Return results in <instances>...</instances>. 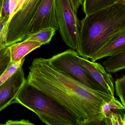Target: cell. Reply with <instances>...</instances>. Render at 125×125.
I'll use <instances>...</instances> for the list:
<instances>
[{"label":"cell","mask_w":125,"mask_h":125,"mask_svg":"<svg viewBox=\"0 0 125 125\" xmlns=\"http://www.w3.org/2000/svg\"></svg>","instance_id":"cell-27"},{"label":"cell","mask_w":125,"mask_h":125,"mask_svg":"<svg viewBox=\"0 0 125 125\" xmlns=\"http://www.w3.org/2000/svg\"><path fill=\"white\" fill-rule=\"evenodd\" d=\"M115 90L116 94L119 97L121 102L125 107V76L123 75L115 80Z\"/></svg>","instance_id":"cell-19"},{"label":"cell","mask_w":125,"mask_h":125,"mask_svg":"<svg viewBox=\"0 0 125 125\" xmlns=\"http://www.w3.org/2000/svg\"><path fill=\"white\" fill-rule=\"evenodd\" d=\"M19 0H10V17L9 21H10L13 15L14 9L16 6ZM8 21V22H9Z\"/></svg>","instance_id":"cell-23"},{"label":"cell","mask_w":125,"mask_h":125,"mask_svg":"<svg viewBox=\"0 0 125 125\" xmlns=\"http://www.w3.org/2000/svg\"><path fill=\"white\" fill-rule=\"evenodd\" d=\"M26 80L49 96L75 117L79 125L101 123V107L115 97L92 89L52 67L48 59H34Z\"/></svg>","instance_id":"cell-1"},{"label":"cell","mask_w":125,"mask_h":125,"mask_svg":"<svg viewBox=\"0 0 125 125\" xmlns=\"http://www.w3.org/2000/svg\"><path fill=\"white\" fill-rule=\"evenodd\" d=\"M34 112L48 125H79L75 117L46 94L25 80L14 101Z\"/></svg>","instance_id":"cell-3"},{"label":"cell","mask_w":125,"mask_h":125,"mask_svg":"<svg viewBox=\"0 0 125 125\" xmlns=\"http://www.w3.org/2000/svg\"><path fill=\"white\" fill-rule=\"evenodd\" d=\"M49 28L59 30L55 0H41L27 28L25 37L40 30Z\"/></svg>","instance_id":"cell-7"},{"label":"cell","mask_w":125,"mask_h":125,"mask_svg":"<svg viewBox=\"0 0 125 125\" xmlns=\"http://www.w3.org/2000/svg\"><path fill=\"white\" fill-rule=\"evenodd\" d=\"M80 24L77 52L88 60L113 38L125 32V4L116 3L87 15Z\"/></svg>","instance_id":"cell-2"},{"label":"cell","mask_w":125,"mask_h":125,"mask_svg":"<svg viewBox=\"0 0 125 125\" xmlns=\"http://www.w3.org/2000/svg\"><path fill=\"white\" fill-rule=\"evenodd\" d=\"M125 107L121 102L115 97L110 101L104 102L101 107V114L102 121L109 111L111 110H125Z\"/></svg>","instance_id":"cell-16"},{"label":"cell","mask_w":125,"mask_h":125,"mask_svg":"<svg viewBox=\"0 0 125 125\" xmlns=\"http://www.w3.org/2000/svg\"><path fill=\"white\" fill-rule=\"evenodd\" d=\"M4 125H34V124L31 123L28 120L24 119L19 121L9 120L6 122Z\"/></svg>","instance_id":"cell-21"},{"label":"cell","mask_w":125,"mask_h":125,"mask_svg":"<svg viewBox=\"0 0 125 125\" xmlns=\"http://www.w3.org/2000/svg\"><path fill=\"white\" fill-rule=\"evenodd\" d=\"M8 23V21H0V35L2 33L3 31V30L7 27V24Z\"/></svg>","instance_id":"cell-24"},{"label":"cell","mask_w":125,"mask_h":125,"mask_svg":"<svg viewBox=\"0 0 125 125\" xmlns=\"http://www.w3.org/2000/svg\"><path fill=\"white\" fill-rule=\"evenodd\" d=\"M2 2V0H0V10H1Z\"/></svg>","instance_id":"cell-26"},{"label":"cell","mask_w":125,"mask_h":125,"mask_svg":"<svg viewBox=\"0 0 125 125\" xmlns=\"http://www.w3.org/2000/svg\"><path fill=\"white\" fill-rule=\"evenodd\" d=\"M74 11L76 13L79 8L83 3V0H70Z\"/></svg>","instance_id":"cell-22"},{"label":"cell","mask_w":125,"mask_h":125,"mask_svg":"<svg viewBox=\"0 0 125 125\" xmlns=\"http://www.w3.org/2000/svg\"><path fill=\"white\" fill-rule=\"evenodd\" d=\"M25 60V58H24L16 62L11 63L8 67L0 76V85L13 76L20 68H22Z\"/></svg>","instance_id":"cell-17"},{"label":"cell","mask_w":125,"mask_h":125,"mask_svg":"<svg viewBox=\"0 0 125 125\" xmlns=\"http://www.w3.org/2000/svg\"><path fill=\"white\" fill-rule=\"evenodd\" d=\"M22 68L0 85V112L11 104L26 80Z\"/></svg>","instance_id":"cell-8"},{"label":"cell","mask_w":125,"mask_h":125,"mask_svg":"<svg viewBox=\"0 0 125 125\" xmlns=\"http://www.w3.org/2000/svg\"><path fill=\"white\" fill-rule=\"evenodd\" d=\"M42 45L36 41H23L8 46L10 51L11 63H14L20 61L30 52Z\"/></svg>","instance_id":"cell-11"},{"label":"cell","mask_w":125,"mask_h":125,"mask_svg":"<svg viewBox=\"0 0 125 125\" xmlns=\"http://www.w3.org/2000/svg\"><path fill=\"white\" fill-rule=\"evenodd\" d=\"M56 16L59 31L63 41L74 50H77L80 21L70 0H55Z\"/></svg>","instance_id":"cell-5"},{"label":"cell","mask_w":125,"mask_h":125,"mask_svg":"<svg viewBox=\"0 0 125 125\" xmlns=\"http://www.w3.org/2000/svg\"><path fill=\"white\" fill-rule=\"evenodd\" d=\"M41 0H24L18 10L7 24L6 44H11L23 41L27 28L34 16Z\"/></svg>","instance_id":"cell-6"},{"label":"cell","mask_w":125,"mask_h":125,"mask_svg":"<svg viewBox=\"0 0 125 125\" xmlns=\"http://www.w3.org/2000/svg\"><path fill=\"white\" fill-rule=\"evenodd\" d=\"M80 64L88 71L92 77L98 82L106 92L114 96V85L112 75L107 73L100 63L91 61L79 56Z\"/></svg>","instance_id":"cell-9"},{"label":"cell","mask_w":125,"mask_h":125,"mask_svg":"<svg viewBox=\"0 0 125 125\" xmlns=\"http://www.w3.org/2000/svg\"><path fill=\"white\" fill-rule=\"evenodd\" d=\"M117 3H120L125 4V0H117Z\"/></svg>","instance_id":"cell-25"},{"label":"cell","mask_w":125,"mask_h":125,"mask_svg":"<svg viewBox=\"0 0 125 125\" xmlns=\"http://www.w3.org/2000/svg\"><path fill=\"white\" fill-rule=\"evenodd\" d=\"M117 0H83V9L86 16L108 8L117 3Z\"/></svg>","instance_id":"cell-13"},{"label":"cell","mask_w":125,"mask_h":125,"mask_svg":"<svg viewBox=\"0 0 125 125\" xmlns=\"http://www.w3.org/2000/svg\"><path fill=\"white\" fill-rule=\"evenodd\" d=\"M10 0H2L0 14V21H8V22L10 17Z\"/></svg>","instance_id":"cell-20"},{"label":"cell","mask_w":125,"mask_h":125,"mask_svg":"<svg viewBox=\"0 0 125 125\" xmlns=\"http://www.w3.org/2000/svg\"><path fill=\"white\" fill-rule=\"evenodd\" d=\"M55 32L56 30L52 28H44L28 35L23 41H36L41 43L42 45L47 44L52 41Z\"/></svg>","instance_id":"cell-15"},{"label":"cell","mask_w":125,"mask_h":125,"mask_svg":"<svg viewBox=\"0 0 125 125\" xmlns=\"http://www.w3.org/2000/svg\"><path fill=\"white\" fill-rule=\"evenodd\" d=\"M6 32L5 30L0 35V76L11 63L8 47L6 45Z\"/></svg>","instance_id":"cell-14"},{"label":"cell","mask_w":125,"mask_h":125,"mask_svg":"<svg viewBox=\"0 0 125 125\" xmlns=\"http://www.w3.org/2000/svg\"><path fill=\"white\" fill-rule=\"evenodd\" d=\"M103 122L106 125H125V116L110 110L106 115Z\"/></svg>","instance_id":"cell-18"},{"label":"cell","mask_w":125,"mask_h":125,"mask_svg":"<svg viewBox=\"0 0 125 125\" xmlns=\"http://www.w3.org/2000/svg\"><path fill=\"white\" fill-rule=\"evenodd\" d=\"M79 56L75 50L68 49L54 55L48 61L52 67L70 75L90 88L106 92L80 64Z\"/></svg>","instance_id":"cell-4"},{"label":"cell","mask_w":125,"mask_h":125,"mask_svg":"<svg viewBox=\"0 0 125 125\" xmlns=\"http://www.w3.org/2000/svg\"><path fill=\"white\" fill-rule=\"evenodd\" d=\"M125 50V32L121 33L113 38L90 59L97 60L117 54Z\"/></svg>","instance_id":"cell-10"},{"label":"cell","mask_w":125,"mask_h":125,"mask_svg":"<svg viewBox=\"0 0 125 125\" xmlns=\"http://www.w3.org/2000/svg\"><path fill=\"white\" fill-rule=\"evenodd\" d=\"M109 57L103 63L107 73H116L125 69V50Z\"/></svg>","instance_id":"cell-12"}]
</instances>
